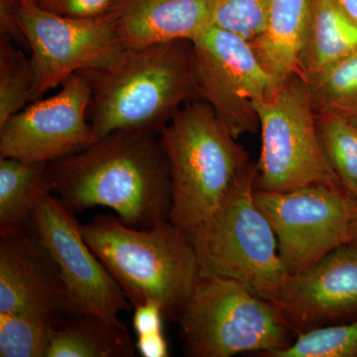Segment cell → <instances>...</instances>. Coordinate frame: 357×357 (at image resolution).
<instances>
[{
  "label": "cell",
  "mask_w": 357,
  "mask_h": 357,
  "mask_svg": "<svg viewBox=\"0 0 357 357\" xmlns=\"http://www.w3.org/2000/svg\"><path fill=\"white\" fill-rule=\"evenodd\" d=\"M136 347L124 326L75 312L56 326L47 357H134Z\"/></svg>",
  "instance_id": "cell-18"
},
{
  "label": "cell",
  "mask_w": 357,
  "mask_h": 357,
  "mask_svg": "<svg viewBox=\"0 0 357 357\" xmlns=\"http://www.w3.org/2000/svg\"><path fill=\"white\" fill-rule=\"evenodd\" d=\"M84 73L98 140L121 129L160 133L183 105L199 100L192 45L185 40L126 48L114 65Z\"/></svg>",
  "instance_id": "cell-2"
},
{
  "label": "cell",
  "mask_w": 357,
  "mask_h": 357,
  "mask_svg": "<svg viewBox=\"0 0 357 357\" xmlns=\"http://www.w3.org/2000/svg\"><path fill=\"white\" fill-rule=\"evenodd\" d=\"M135 347L143 357L169 356L168 342L163 331L137 335Z\"/></svg>",
  "instance_id": "cell-29"
},
{
  "label": "cell",
  "mask_w": 357,
  "mask_h": 357,
  "mask_svg": "<svg viewBox=\"0 0 357 357\" xmlns=\"http://www.w3.org/2000/svg\"><path fill=\"white\" fill-rule=\"evenodd\" d=\"M199 100L210 105L236 139L255 133V102L273 95L271 77L252 45L236 33L210 25L192 41Z\"/></svg>",
  "instance_id": "cell-10"
},
{
  "label": "cell",
  "mask_w": 357,
  "mask_h": 357,
  "mask_svg": "<svg viewBox=\"0 0 357 357\" xmlns=\"http://www.w3.org/2000/svg\"><path fill=\"white\" fill-rule=\"evenodd\" d=\"M47 174L52 192L76 213L105 206L138 229L169 220L172 180L155 131H114L79 153L51 162Z\"/></svg>",
  "instance_id": "cell-1"
},
{
  "label": "cell",
  "mask_w": 357,
  "mask_h": 357,
  "mask_svg": "<svg viewBox=\"0 0 357 357\" xmlns=\"http://www.w3.org/2000/svg\"><path fill=\"white\" fill-rule=\"evenodd\" d=\"M159 140L172 180L169 220L190 234L213 215L248 156L203 100L185 103L162 128Z\"/></svg>",
  "instance_id": "cell-4"
},
{
  "label": "cell",
  "mask_w": 357,
  "mask_h": 357,
  "mask_svg": "<svg viewBox=\"0 0 357 357\" xmlns=\"http://www.w3.org/2000/svg\"><path fill=\"white\" fill-rule=\"evenodd\" d=\"M164 312L157 303L147 302L134 307L133 328L136 335L163 331Z\"/></svg>",
  "instance_id": "cell-28"
},
{
  "label": "cell",
  "mask_w": 357,
  "mask_h": 357,
  "mask_svg": "<svg viewBox=\"0 0 357 357\" xmlns=\"http://www.w3.org/2000/svg\"><path fill=\"white\" fill-rule=\"evenodd\" d=\"M185 356L230 357L283 351L296 333L280 307L243 284L203 275L178 319Z\"/></svg>",
  "instance_id": "cell-6"
},
{
  "label": "cell",
  "mask_w": 357,
  "mask_h": 357,
  "mask_svg": "<svg viewBox=\"0 0 357 357\" xmlns=\"http://www.w3.org/2000/svg\"><path fill=\"white\" fill-rule=\"evenodd\" d=\"M31 58L13 40L0 36V126L32 102Z\"/></svg>",
  "instance_id": "cell-23"
},
{
  "label": "cell",
  "mask_w": 357,
  "mask_h": 357,
  "mask_svg": "<svg viewBox=\"0 0 357 357\" xmlns=\"http://www.w3.org/2000/svg\"><path fill=\"white\" fill-rule=\"evenodd\" d=\"M0 36L29 49L18 20V0H0Z\"/></svg>",
  "instance_id": "cell-27"
},
{
  "label": "cell",
  "mask_w": 357,
  "mask_h": 357,
  "mask_svg": "<svg viewBox=\"0 0 357 357\" xmlns=\"http://www.w3.org/2000/svg\"><path fill=\"white\" fill-rule=\"evenodd\" d=\"M82 230L131 307L155 302L164 318L178 321L203 276L187 232L170 220L149 229H134L105 213H98Z\"/></svg>",
  "instance_id": "cell-3"
},
{
  "label": "cell",
  "mask_w": 357,
  "mask_h": 357,
  "mask_svg": "<svg viewBox=\"0 0 357 357\" xmlns=\"http://www.w3.org/2000/svg\"><path fill=\"white\" fill-rule=\"evenodd\" d=\"M269 220L279 255L290 275L316 264L333 249L351 243L357 199L342 189L309 185L287 192L255 191Z\"/></svg>",
  "instance_id": "cell-9"
},
{
  "label": "cell",
  "mask_w": 357,
  "mask_h": 357,
  "mask_svg": "<svg viewBox=\"0 0 357 357\" xmlns=\"http://www.w3.org/2000/svg\"><path fill=\"white\" fill-rule=\"evenodd\" d=\"M317 128L326 161L342 190L357 199V124L342 117L317 115Z\"/></svg>",
  "instance_id": "cell-21"
},
{
  "label": "cell",
  "mask_w": 357,
  "mask_h": 357,
  "mask_svg": "<svg viewBox=\"0 0 357 357\" xmlns=\"http://www.w3.org/2000/svg\"><path fill=\"white\" fill-rule=\"evenodd\" d=\"M255 178L256 166L249 164L213 215L188 234L202 274L234 279L274 302L291 275L282 262L274 230L256 203Z\"/></svg>",
  "instance_id": "cell-5"
},
{
  "label": "cell",
  "mask_w": 357,
  "mask_h": 357,
  "mask_svg": "<svg viewBox=\"0 0 357 357\" xmlns=\"http://www.w3.org/2000/svg\"><path fill=\"white\" fill-rule=\"evenodd\" d=\"M18 20L32 54V102L77 73L114 65L126 49L109 13L72 17L46 10L36 0H18Z\"/></svg>",
  "instance_id": "cell-8"
},
{
  "label": "cell",
  "mask_w": 357,
  "mask_h": 357,
  "mask_svg": "<svg viewBox=\"0 0 357 357\" xmlns=\"http://www.w3.org/2000/svg\"><path fill=\"white\" fill-rule=\"evenodd\" d=\"M47 166L0 158V236L29 230L33 211L52 192Z\"/></svg>",
  "instance_id": "cell-19"
},
{
  "label": "cell",
  "mask_w": 357,
  "mask_h": 357,
  "mask_svg": "<svg viewBox=\"0 0 357 357\" xmlns=\"http://www.w3.org/2000/svg\"><path fill=\"white\" fill-rule=\"evenodd\" d=\"M58 324L36 312L0 314V356L47 357Z\"/></svg>",
  "instance_id": "cell-22"
},
{
  "label": "cell",
  "mask_w": 357,
  "mask_h": 357,
  "mask_svg": "<svg viewBox=\"0 0 357 357\" xmlns=\"http://www.w3.org/2000/svg\"><path fill=\"white\" fill-rule=\"evenodd\" d=\"M347 17L357 24V0H335Z\"/></svg>",
  "instance_id": "cell-30"
},
{
  "label": "cell",
  "mask_w": 357,
  "mask_h": 357,
  "mask_svg": "<svg viewBox=\"0 0 357 357\" xmlns=\"http://www.w3.org/2000/svg\"><path fill=\"white\" fill-rule=\"evenodd\" d=\"M15 312H36L59 323L76 312L57 267L30 230L0 241V314Z\"/></svg>",
  "instance_id": "cell-14"
},
{
  "label": "cell",
  "mask_w": 357,
  "mask_h": 357,
  "mask_svg": "<svg viewBox=\"0 0 357 357\" xmlns=\"http://www.w3.org/2000/svg\"><path fill=\"white\" fill-rule=\"evenodd\" d=\"M270 357H357V321L301 333L288 347Z\"/></svg>",
  "instance_id": "cell-24"
},
{
  "label": "cell",
  "mask_w": 357,
  "mask_h": 357,
  "mask_svg": "<svg viewBox=\"0 0 357 357\" xmlns=\"http://www.w3.org/2000/svg\"><path fill=\"white\" fill-rule=\"evenodd\" d=\"M91 86L84 72L70 76L56 95L40 98L0 126V158L51 163L98 142L89 121Z\"/></svg>",
  "instance_id": "cell-12"
},
{
  "label": "cell",
  "mask_w": 357,
  "mask_h": 357,
  "mask_svg": "<svg viewBox=\"0 0 357 357\" xmlns=\"http://www.w3.org/2000/svg\"><path fill=\"white\" fill-rule=\"evenodd\" d=\"M272 0H211V25L253 42L264 30Z\"/></svg>",
  "instance_id": "cell-25"
},
{
  "label": "cell",
  "mask_w": 357,
  "mask_h": 357,
  "mask_svg": "<svg viewBox=\"0 0 357 357\" xmlns=\"http://www.w3.org/2000/svg\"><path fill=\"white\" fill-rule=\"evenodd\" d=\"M274 303L297 335L357 312V244H344L291 275Z\"/></svg>",
  "instance_id": "cell-13"
},
{
  "label": "cell",
  "mask_w": 357,
  "mask_h": 357,
  "mask_svg": "<svg viewBox=\"0 0 357 357\" xmlns=\"http://www.w3.org/2000/svg\"><path fill=\"white\" fill-rule=\"evenodd\" d=\"M211 0H115L109 13L128 49L185 40L211 25Z\"/></svg>",
  "instance_id": "cell-15"
},
{
  "label": "cell",
  "mask_w": 357,
  "mask_h": 357,
  "mask_svg": "<svg viewBox=\"0 0 357 357\" xmlns=\"http://www.w3.org/2000/svg\"><path fill=\"white\" fill-rule=\"evenodd\" d=\"M356 50V23L335 0H311L299 57L302 76L314 74Z\"/></svg>",
  "instance_id": "cell-17"
},
{
  "label": "cell",
  "mask_w": 357,
  "mask_h": 357,
  "mask_svg": "<svg viewBox=\"0 0 357 357\" xmlns=\"http://www.w3.org/2000/svg\"><path fill=\"white\" fill-rule=\"evenodd\" d=\"M261 130L255 189L287 192L309 185L342 189L319 142L309 86L301 73L255 102Z\"/></svg>",
  "instance_id": "cell-7"
},
{
  "label": "cell",
  "mask_w": 357,
  "mask_h": 357,
  "mask_svg": "<svg viewBox=\"0 0 357 357\" xmlns=\"http://www.w3.org/2000/svg\"><path fill=\"white\" fill-rule=\"evenodd\" d=\"M349 243L357 244V217L356 220H354V225H352L351 239Z\"/></svg>",
  "instance_id": "cell-31"
},
{
  "label": "cell",
  "mask_w": 357,
  "mask_h": 357,
  "mask_svg": "<svg viewBox=\"0 0 357 357\" xmlns=\"http://www.w3.org/2000/svg\"><path fill=\"white\" fill-rule=\"evenodd\" d=\"M310 6L311 0H272L264 30L251 42L263 67L271 77L274 93L291 77L300 73V52Z\"/></svg>",
  "instance_id": "cell-16"
},
{
  "label": "cell",
  "mask_w": 357,
  "mask_h": 357,
  "mask_svg": "<svg viewBox=\"0 0 357 357\" xmlns=\"http://www.w3.org/2000/svg\"><path fill=\"white\" fill-rule=\"evenodd\" d=\"M115 0H37L40 7L72 17H96L107 14Z\"/></svg>",
  "instance_id": "cell-26"
},
{
  "label": "cell",
  "mask_w": 357,
  "mask_h": 357,
  "mask_svg": "<svg viewBox=\"0 0 357 357\" xmlns=\"http://www.w3.org/2000/svg\"><path fill=\"white\" fill-rule=\"evenodd\" d=\"M76 213L52 192L36 206L29 230L51 258L75 312L121 325L119 314L131 305L83 236Z\"/></svg>",
  "instance_id": "cell-11"
},
{
  "label": "cell",
  "mask_w": 357,
  "mask_h": 357,
  "mask_svg": "<svg viewBox=\"0 0 357 357\" xmlns=\"http://www.w3.org/2000/svg\"><path fill=\"white\" fill-rule=\"evenodd\" d=\"M36 1H37V0H36Z\"/></svg>",
  "instance_id": "cell-32"
},
{
  "label": "cell",
  "mask_w": 357,
  "mask_h": 357,
  "mask_svg": "<svg viewBox=\"0 0 357 357\" xmlns=\"http://www.w3.org/2000/svg\"><path fill=\"white\" fill-rule=\"evenodd\" d=\"M303 77L317 115L342 117L357 124V50Z\"/></svg>",
  "instance_id": "cell-20"
}]
</instances>
